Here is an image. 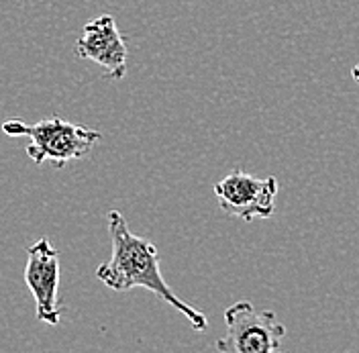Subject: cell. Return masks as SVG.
<instances>
[{
    "mask_svg": "<svg viewBox=\"0 0 359 353\" xmlns=\"http://www.w3.org/2000/svg\"><path fill=\"white\" fill-rule=\"evenodd\" d=\"M109 233H111L112 253L111 260L98 265L96 278L116 292H127L133 288H145L159 296L163 302L182 312L194 331H204L208 327L206 317L201 310L186 305L174 294L170 284L163 280L159 269V253L156 245L131 233L125 217L118 211H109Z\"/></svg>",
    "mask_w": 359,
    "mask_h": 353,
    "instance_id": "6da1fadb",
    "label": "cell"
},
{
    "mask_svg": "<svg viewBox=\"0 0 359 353\" xmlns=\"http://www.w3.org/2000/svg\"><path fill=\"white\" fill-rule=\"evenodd\" d=\"M2 131L13 137H27V155L37 166L53 161L55 168H64L72 159L86 157L102 137L96 129L67 123L60 116H49L33 125L19 119H11L2 125Z\"/></svg>",
    "mask_w": 359,
    "mask_h": 353,
    "instance_id": "7a4b0ae2",
    "label": "cell"
},
{
    "mask_svg": "<svg viewBox=\"0 0 359 353\" xmlns=\"http://www.w3.org/2000/svg\"><path fill=\"white\" fill-rule=\"evenodd\" d=\"M284 337L286 329L276 312L241 300L224 310V335L215 347L221 353H273L282 349Z\"/></svg>",
    "mask_w": 359,
    "mask_h": 353,
    "instance_id": "3957f363",
    "label": "cell"
},
{
    "mask_svg": "<svg viewBox=\"0 0 359 353\" xmlns=\"http://www.w3.org/2000/svg\"><path fill=\"white\" fill-rule=\"evenodd\" d=\"M212 190L223 213L251 222L253 219H269L273 215L278 180L273 176L255 178L241 170H233L217 182Z\"/></svg>",
    "mask_w": 359,
    "mask_h": 353,
    "instance_id": "277c9868",
    "label": "cell"
},
{
    "mask_svg": "<svg viewBox=\"0 0 359 353\" xmlns=\"http://www.w3.org/2000/svg\"><path fill=\"white\" fill-rule=\"evenodd\" d=\"M25 282L35 298L37 321L45 325L60 323V253L49 237H41L27 249Z\"/></svg>",
    "mask_w": 359,
    "mask_h": 353,
    "instance_id": "5b68a950",
    "label": "cell"
},
{
    "mask_svg": "<svg viewBox=\"0 0 359 353\" xmlns=\"http://www.w3.org/2000/svg\"><path fill=\"white\" fill-rule=\"evenodd\" d=\"M74 51L78 58L98 64L112 80H123L127 74V44L111 15L86 22Z\"/></svg>",
    "mask_w": 359,
    "mask_h": 353,
    "instance_id": "8992f818",
    "label": "cell"
},
{
    "mask_svg": "<svg viewBox=\"0 0 359 353\" xmlns=\"http://www.w3.org/2000/svg\"><path fill=\"white\" fill-rule=\"evenodd\" d=\"M351 78L355 80V84L359 86V64L358 66H353V69H351Z\"/></svg>",
    "mask_w": 359,
    "mask_h": 353,
    "instance_id": "52a82bcc",
    "label": "cell"
}]
</instances>
